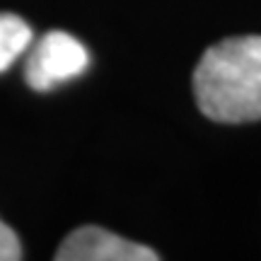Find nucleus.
Instances as JSON below:
<instances>
[{
  "instance_id": "nucleus-5",
  "label": "nucleus",
  "mask_w": 261,
  "mask_h": 261,
  "mask_svg": "<svg viewBox=\"0 0 261 261\" xmlns=\"http://www.w3.org/2000/svg\"><path fill=\"white\" fill-rule=\"evenodd\" d=\"M22 259V247H19L17 234L12 232V227L0 220V261H15Z\"/></svg>"
},
{
  "instance_id": "nucleus-4",
  "label": "nucleus",
  "mask_w": 261,
  "mask_h": 261,
  "mask_svg": "<svg viewBox=\"0 0 261 261\" xmlns=\"http://www.w3.org/2000/svg\"><path fill=\"white\" fill-rule=\"evenodd\" d=\"M32 27L17 15L0 12V73H5L32 44Z\"/></svg>"
},
{
  "instance_id": "nucleus-3",
  "label": "nucleus",
  "mask_w": 261,
  "mask_h": 261,
  "mask_svg": "<svg viewBox=\"0 0 261 261\" xmlns=\"http://www.w3.org/2000/svg\"><path fill=\"white\" fill-rule=\"evenodd\" d=\"M58 261H158V252L145 244L123 240L104 227H77L56 252Z\"/></svg>"
},
{
  "instance_id": "nucleus-2",
  "label": "nucleus",
  "mask_w": 261,
  "mask_h": 261,
  "mask_svg": "<svg viewBox=\"0 0 261 261\" xmlns=\"http://www.w3.org/2000/svg\"><path fill=\"white\" fill-rule=\"evenodd\" d=\"M90 65L87 48L65 32H48L37 41L24 65L27 85L37 92H48L56 85L83 75Z\"/></svg>"
},
{
  "instance_id": "nucleus-1",
  "label": "nucleus",
  "mask_w": 261,
  "mask_h": 261,
  "mask_svg": "<svg viewBox=\"0 0 261 261\" xmlns=\"http://www.w3.org/2000/svg\"><path fill=\"white\" fill-rule=\"evenodd\" d=\"M198 109L220 123L261 119V37L223 39L194 70Z\"/></svg>"
}]
</instances>
